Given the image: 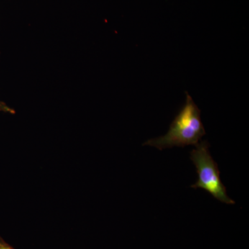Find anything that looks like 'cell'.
Returning <instances> with one entry per match:
<instances>
[{
	"instance_id": "4",
	"label": "cell",
	"mask_w": 249,
	"mask_h": 249,
	"mask_svg": "<svg viewBox=\"0 0 249 249\" xmlns=\"http://www.w3.org/2000/svg\"><path fill=\"white\" fill-rule=\"evenodd\" d=\"M0 249H15L12 246L5 242L4 239L0 236Z\"/></svg>"
},
{
	"instance_id": "1",
	"label": "cell",
	"mask_w": 249,
	"mask_h": 249,
	"mask_svg": "<svg viewBox=\"0 0 249 249\" xmlns=\"http://www.w3.org/2000/svg\"><path fill=\"white\" fill-rule=\"evenodd\" d=\"M205 134L200 109L186 92V103L175 116L166 134L150 139L143 145H150L160 150L173 147L196 146Z\"/></svg>"
},
{
	"instance_id": "2",
	"label": "cell",
	"mask_w": 249,
	"mask_h": 249,
	"mask_svg": "<svg viewBox=\"0 0 249 249\" xmlns=\"http://www.w3.org/2000/svg\"><path fill=\"white\" fill-rule=\"evenodd\" d=\"M209 147L207 141H201L191 152V160L198 174V180L191 188H201L221 202L235 204V201L228 196L227 188L221 181L220 172L210 154Z\"/></svg>"
},
{
	"instance_id": "3",
	"label": "cell",
	"mask_w": 249,
	"mask_h": 249,
	"mask_svg": "<svg viewBox=\"0 0 249 249\" xmlns=\"http://www.w3.org/2000/svg\"><path fill=\"white\" fill-rule=\"evenodd\" d=\"M0 111L11 114H16V110L10 107L6 103L1 101H0Z\"/></svg>"
}]
</instances>
